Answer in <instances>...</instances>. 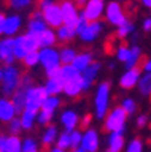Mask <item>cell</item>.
Instances as JSON below:
<instances>
[{"mask_svg": "<svg viewBox=\"0 0 151 152\" xmlns=\"http://www.w3.org/2000/svg\"><path fill=\"white\" fill-rule=\"evenodd\" d=\"M142 68L145 69V72H151V59L147 60V62H144V66Z\"/></svg>", "mask_w": 151, "mask_h": 152, "instance_id": "11a10c76", "label": "cell"}, {"mask_svg": "<svg viewBox=\"0 0 151 152\" xmlns=\"http://www.w3.org/2000/svg\"><path fill=\"white\" fill-rule=\"evenodd\" d=\"M57 146L62 148L63 151H65L67 148L71 146V131H67V133H62L57 139Z\"/></svg>", "mask_w": 151, "mask_h": 152, "instance_id": "74e56055", "label": "cell"}, {"mask_svg": "<svg viewBox=\"0 0 151 152\" xmlns=\"http://www.w3.org/2000/svg\"><path fill=\"white\" fill-rule=\"evenodd\" d=\"M15 105L12 101L6 99V98H2L0 99V121L2 122H9L11 119L15 118Z\"/></svg>", "mask_w": 151, "mask_h": 152, "instance_id": "5bb4252c", "label": "cell"}, {"mask_svg": "<svg viewBox=\"0 0 151 152\" xmlns=\"http://www.w3.org/2000/svg\"><path fill=\"white\" fill-rule=\"evenodd\" d=\"M122 108L127 112V115H132V113H135V110H136V104H135L133 99L127 98V99L122 101Z\"/></svg>", "mask_w": 151, "mask_h": 152, "instance_id": "ee69618b", "label": "cell"}, {"mask_svg": "<svg viewBox=\"0 0 151 152\" xmlns=\"http://www.w3.org/2000/svg\"><path fill=\"white\" fill-rule=\"evenodd\" d=\"M20 24H21V20H20V17H18V15H11V17L5 18L3 33H6V35H14V33L18 30Z\"/></svg>", "mask_w": 151, "mask_h": 152, "instance_id": "ffe728a7", "label": "cell"}, {"mask_svg": "<svg viewBox=\"0 0 151 152\" xmlns=\"http://www.w3.org/2000/svg\"><path fill=\"white\" fill-rule=\"evenodd\" d=\"M32 88V78L29 75H24L20 78V83L17 86V89L12 94V102L15 105V110L18 113H23L26 108V95L27 91Z\"/></svg>", "mask_w": 151, "mask_h": 152, "instance_id": "6da1fadb", "label": "cell"}, {"mask_svg": "<svg viewBox=\"0 0 151 152\" xmlns=\"http://www.w3.org/2000/svg\"><path fill=\"white\" fill-rule=\"evenodd\" d=\"M82 91H83V78L80 74L63 83V92L68 96H77Z\"/></svg>", "mask_w": 151, "mask_h": 152, "instance_id": "4fadbf2b", "label": "cell"}, {"mask_svg": "<svg viewBox=\"0 0 151 152\" xmlns=\"http://www.w3.org/2000/svg\"><path fill=\"white\" fill-rule=\"evenodd\" d=\"M57 105H59V99H57L55 95H49V96L44 99V102H42V107H41V108L49 110V112H53Z\"/></svg>", "mask_w": 151, "mask_h": 152, "instance_id": "d590c367", "label": "cell"}, {"mask_svg": "<svg viewBox=\"0 0 151 152\" xmlns=\"http://www.w3.org/2000/svg\"><path fill=\"white\" fill-rule=\"evenodd\" d=\"M49 96L46 88L42 86H38V88H30L27 91V95H26V108L27 110H33V112H38V108L42 107V102L44 99Z\"/></svg>", "mask_w": 151, "mask_h": 152, "instance_id": "277c9868", "label": "cell"}, {"mask_svg": "<svg viewBox=\"0 0 151 152\" xmlns=\"http://www.w3.org/2000/svg\"><path fill=\"white\" fill-rule=\"evenodd\" d=\"M79 72L80 71L73 63H67V65H63V66H60V78L63 80V83L70 78H73V77H76V75H79Z\"/></svg>", "mask_w": 151, "mask_h": 152, "instance_id": "d4e9b609", "label": "cell"}, {"mask_svg": "<svg viewBox=\"0 0 151 152\" xmlns=\"http://www.w3.org/2000/svg\"><path fill=\"white\" fill-rule=\"evenodd\" d=\"M46 20L44 18H32L29 21V32L32 33H39L46 29Z\"/></svg>", "mask_w": 151, "mask_h": 152, "instance_id": "4dcf8cb0", "label": "cell"}, {"mask_svg": "<svg viewBox=\"0 0 151 152\" xmlns=\"http://www.w3.org/2000/svg\"><path fill=\"white\" fill-rule=\"evenodd\" d=\"M92 63V54L91 53H82V54H77L73 60V65L79 69V71H83L89 66Z\"/></svg>", "mask_w": 151, "mask_h": 152, "instance_id": "44dd1931", "label": "cell"}, {"mask_svg": "<svg viewBox=\"0 0 151 152\" xmlns=\"http://www.w3.org/2000/svg\"><path fill=\"white\" fill-rule=\"evenodd\" d=\"M82 148L88 152H97L98 149V134L94 129H88L82 137Z\"/></svg>", "mask_w": 151, "mask_h": 152, "instance_id": "9a60e30c", "label": "cell"}, {"mask_svg": "<svg viewBox=\"0 0 151 152\" xmlns=\"http://www.w3.org/2000/svg\"><path fill=\"white\" fill-rule=\"evenodd\" d=\"M103 9H104L103 0H88L86 5H85V9H83V15L89 21H95L101 17Z\"/></svg>", "mask_w": 151, "mask_h": 152, "instance_id": "30bf717a", "label": "cell"}, {"mask_svg": "<svg viewBox=\"0 0 151 152\" xmlns=\"http://www.w3.org/2000/svg\"><path fill=\"white\" fill-rule=\"evenodd\" d=\"M101 27H103V24L100 23L98 20L91 21V23L88 24V27H86V29L80 33V38H82L85 42H91V41H94V39L98 36V33H100Z\"/></svg>", "mask_w": 151, "mask_h": 152, "instance_id": "2e32d148", "label": "cell"}, {"mask_svg": "<svg viewBox=\"0 0 151 152\" xmlns=\"http://www.w3.org/2000/svg\"><path fill=\"white\" fill-rule=\"evenodd\" d=\"M142 62V56H141V48L139 47H133L130 50V56L125 60V66L127 68H133L136 65H139Z\"/></svg>", "mask_w": 151, "mask_h": 152, "instance_id": "484cf974", "label": "cell"}, {"mask_svg": "<svg viewBox=\"0 0 151 152\" xmlns=\"http://www.w3.org/2000/svg\"><path fill=\"white\" fill-rule=\"evenodd\" d=\"M23 151V145H21L20 139L17 136H11L8 137V143H6V152H21Z\"/></svg>", "mask_w": 151, "mask_h": 152, "instance_id": "1f68e13d", "label": "cell"}, {"mask_svg": "<svg viewBox=\"0 0 151 152\" xmlns=\"http://www.w3.org/2000/svg\"><path fill=\"white\" fill-rule=\"evenodd\" d=\"M109 91H110V84L104 81L98 86V91L95 95V112L98 118H104L107 112V102H109Z\"/></svg>", "mask_w": 151, "mask_h": 152, "instance_id": "5b68a950", "label": "cell"}, {"mask_svg": "<svg viewBox=\"0 0 151 152\" xmlns=\"http://www.w3.org/2000/svg\"><path fill=\"white\" fill-rule=\"evenodd\" d=\"M20 71L12 66V65H6V68L3 69V77H2V89L5 95H12L14 91L17 89V86L20 83Z\"/></svg>", "mask_w": 151, "mask_h": 152, "instance_id": "3957f363", "label": "cell"}, {"mask_svg": "<svg viewBox=\"0 0 151 152\" xmlns=\"http://www.w3.org/2000/svg\"><path fill=\"white\" fill-rule=\"evenodd\" d=\"M60 11H62L63 24H67L70 27H76L77 20H79V14H77V9H76L74 3H71L70 0H65V2L60 3Z\"/></svg>", "mask_w": 151, "mask_h": 152, "instance_id": "ba28073f", "label": "cell"}, {"mask_svg": "<svg viewBox=\"0 0 151 152\" xmlns=\"http://www.w3.org/2000/svg\"><path fill=\"white\" fill-rule=\"evenodd\" d=\"M21 39H23V44L26 47L27 51H33L39 47V41H38V35L36 33H26V35H21Z\"/></svg>", "mask_w": 151, "mask_h": 152, "instance_id": "cb8c5ba5", "label": "cell"}, {"mask_svg": "<svg viewBox=\"0 0 151 152\" xmlns=\"http://www.w3.org/2000/svg\"><path fill=\"white\" fill-rule=\"evenodd\" d=\"M60 121H62V124H63V125H65L67 131H73L74 126H76V125H77V122H79V118H77V115H76L74 112L67 110V112H63V113H62Z\"/></svg>", "mask_w": 151, "mask_h": 152, "instance_id": "603a6c76", "label": "cell"}, {"mask_svg": "<svg viewBox=\"0 0 151 152\" xmlns=\"http://www.w3.org/2000/svg\"><path fill=\"white\" fill-rule=\"evenodd\" d=\"M139 74H141V65H136V66H133V68H128V71L119 80L121 88H124V89L135 88V84H138V81L141 78Z\"/></svg>", "mask_w": 151, "mask_h": 152, "instance_id": "7c38bea8", "label": "cell"}, {"mask_svg": "<svg viewBox=\"0 0 151 152\" xmlns=\"http://www.w3.org/2000/svg\"><path fill=\"white\" fill-rule=\"evenodd\" d=\"M74 2H76V5H77V6H85L88 0H74Z\"/></svg>", "mask_w": 151, "mask_h": 152, "instance_id": "9f6ffc18", "label": "cell"}, {"mask_svg": "<svg viewBox=\"0 0 151 152\" xmlns=\"http://www.w3.org/2000/svg\"><path fill=\"white\" fill-rule=\"evenodd\" d=\"M5 15L3 14H0V35L3 33V27H5Z\"/></svg>", "mask_w": 151, "mask_h": 152, "instance_id": "816d5d0a", "label": "cell"}, {"mask_svg": "<svg viewBox=\"0 0 151 152\" xmlns=\"http://www.w3.org/2000/svg\"><path fill=\"white\" fill-rule=\"evenodd\" d=\"M116 56H118V59L121 62H125L128 59V56H130V48H128L127 45H121L118 48V51H116Z\"/></svg>", "mask_w": 151, "mask_h": 152, "instance_id": "f6af8a7d", "label": "cell"}, {"mask_svg": "<svg viewBox=\"0 0 151 152\" xmlns=\"http://www.w3.org/2000/svg\"><path fill=\"white\" fill-rule=\"evenodd\" d=\"M119 2H125V0H119Z\"/></svg>", "mask_w": 151, "mask_h": 152, "instance_id": "94428289", "label": "cell"}, {"mask_svg": "<svg viewBox=\"0 0 151 152\" xmlns=\"http://www.w3.org/2000/svg\"><path fill=\"white\" fill-rule=\"evenodd\" d=\"M42 15H44L46 23H47L50 27H59V26H62V23H63L60 5L52 3V5L47 6L46 9H42Z\"/></svg>", "mask_w": 151, "mask_h": 152, "instance_id": "8992f818", "label": "cell"}, {"mask_svg": "<svg viewBox=\"0 0 151 152\" xmlns=\"http://www.w3.org/2000/svg\"><path fill=\"white\" fill-rule=\"evenodd\" d=\"M71 152H88V151H85L83 148H76V149H73Z\"/></svg>", "mask_w": 151, "mask_h": 152, "instance_id": "91938a15", "label": "cell"}, {"mask_svg": "<svg viewBox=\"0 0 151 152\" xmlns=\"http://www.w3.org/2000/svg\"><path fill=\"white\" fill-rule=\"evenodd\" d=\"M142 3H144V6H147V8L151 9V0H142Z\"/></svg>", "mask_w": 151, "mask_h": 152, "instance_id": "6f0895ef", "label": "cell"}, {"mask_svg": "<svg viewBox=\"0 0 151 152\" xmlns=\"http://www.w3.org/2000/svg\"><path fill=\"white\" fill-rule=\"evenodd\" d=\"M82 134L79 131H71V149H76L79 145H82Z\"/></svg>", "mask_w": 151, "mask_h": 152, "instance_id": "bcb514c9", "label": "cell"}, {"mask_svg": "<svg viewBox=\"0 0 151 152\" xmlns=\"http://www.w3.org/2000/svg\"><path fill=\"white\" fill-rule=\"evenodd\" d=\"M52 3H55V0H38V6H39L41 11L46 9L47 6H50Z\"/></svg>", "mask_w": 151, "mask_h": 152, "instance_id": "c3c4849f", "label": "cell"}, {"mask_svg": "<svg viewBox=\"0 0 151 152\" xmlns=\"http://www.w3.org/2000/svg\"><path fill=\"white\" fill-rule=\"evenodd\" d=\"M56 136H57V129H56V126L50 125V126L47 128V131L44 133V136H42V145H44L46 151H49V146L55 142Z\"/></svg>", "mask_w": 151, "mask_h": 152, "instance_id": "f1b7e54d", "label": "cell"}, {"mask_svg": "<svg viewBox=\"0 0 151 152\" xmlns=\"http://www.w3.org/2000/svg\"><path fill=\"white\" fill-rule=\"evenodd\" d=\"M144 29H145L147 32L151 30V18H147V20L144 21Z\"/></svg>", "mask_w": 151, "mask_h": 152, "instance_id": "db71d44e", "label": "cell"}, {"mask_svg": "<svg viewBox=\"0 0 151 152\" xmlns=\"http://www.w3.org/2000/svg\"><path fill=\"white\" fill-rule=\"evenodd\" d=\"M21 152H39V151H38V146L33 139H26L23 143V151Z\"/></svg>", "mask_w": 151, "mask_h": 152, "instance_id": "b9f144b4", "label": "cell"}, {"mask_svg": "<svg viewBox=\"0 0 151 152\" xmlns=\"http://www.w3.org/2000/svg\"><path fill=\"white\" fill-rule=\"evenodd\" d=\"M89 122H91V115H86V116L82 119V122H80V126H82V128H86V126L89 125Z\"/></svg>", "mask_w": 151, "mask_h": 152, "instance_id": "f907efd6", "label": "cell"}, {"mask_svg": "<svg viewBox=\"0 0 151 152\" xmlns=\"http://www.w3.org/2000/svg\"><path fill=\"white\" fill-rule=\"evenodd\" d=\"M136 122H138V126H144L147 124V116H139Z\"/></svg>", "mask_w": 151, "mask_h": 152, "instance_id": "f5cc1de1", "label": "cell"}, {"mask_svg": "<svg viewBox=\"0 0 151 152\" xmlns=\"http://www.w3.org/2000/svg\"><path fill=\"white\" fill-rule=\"evenodd\" d=\"M76 33H77L76 29H74V27H70V26H67V24L57 27V36H59L62 41H70V39H73Z\"/></svg>", "mask_w": 151, "mask_h": 152, "instance_id": "f546056e", "label": "cell"}, {"mask_svg": "<svg viewBox=\"0 0 151 152\" xmlns=\"http://www.w3.org/2000/svg\"><path fill=\"white\" fill-rule=\"evenodd\" d=\"M119 29H118V32H116V36L118 38H125L128 33H132L133 30H135V24L133 23H130V21H125V23H122L121 26H118Z\"/></svg>", "mask_w": 151, "mask_h": 152, "instance_id": "836d02e7", "label": "cell"}, {"mask_svg": "<svg viewBox=\"0 0 151 152\" xmlns=\"http://www.w3.org/2000/svg\"><path fill=\"white\" fill-rule=\"evenodd\" d=\"M127 152H142V142H141L139 139L132 140V143L128 145Z\"/></svg>", "mask_w": 151, "mask_h": 152, "instance_id": "7dc6e473", "label": "cell"}, {"mask_svg": "<svg viewBox=\"0 0 151 152\" xmlns=\"http://www.w3.org/2000/svg\"><path fill=\"white\" fill-rule=\"evenodd\" d=\"M44 88H46L49 95H56V94L63 91V80L59 78V77H52V78L47 80Z\"/></svg>", "mask_w": 151, "mask_h": 152, "instance_id": "ac0fdd59", "label": "cell"}, {"mask_svg": "<svg viewBox=\"0 0 151 152\" xmlns=\"http://www.w3.org/2000/svg\"><path fill=\"white\" fill-rule=\"evenodd\" d=\"M124 145L122 139V131H112L109 136V151L112 152H119Z\"/></svg>", "mask_w": 151, "mask_h": 152, "instance_id": "7402d4cb", "label": "cell"}, {"mask_svg": "<svg viewBox=\"0 0 151 152\" xmlns=\"http://www.w3.org/2000/svg\"><path fill=\"white\" fill-rule=\"evenodd\" d=\"M106 18L110 24H115V26H121L122 23H125L127 18H125V14L124 11L121 9V6L116 3V2H110L106 8Z\"/></svg>", "mask_w": 151, "mask_h": 152, "instance_id": "9c48e42d", "label": "cell"}, {"mask_svg": "<svg viewBox=\"0 0 151 152\" xmlns=\"http://www.w3.org/2000/svg\"><path fill=\"white\" fill-rule=\"evenodd\" d=\"M27 53H29V51L26 50L21 36L15 38V44H14V54H15V57H17V59H24V56H26Z\"/></svg>", "mask_w": 151, "mask_h": 152, "instance_id": "d6a6232c", "label": "cell"}, {"mask_svg": "<svg viewBox=\"0 0 151 152\" xmlns=\"http://www.w3.org/2000/svg\"><path fill=\"white\" fill-rule=\"evenodd\" d=\"M98 69H100V63H91L86 69H83V74H82V78H83V91L91 88V83L95 78Z\"/></svg>", "mask_w": 151, "mask_h": 152, "instance_id": "e0dca14e", "label": "cell"}, {"mask_svg": "<svg viewBox=\"0 0 151 152\" xmlns=\"http://www.w3.org/2000/svg\"><path fill=\"white\" fill-rule=\"evenodd\" d=\"M35 115H36V112L24 108V112L21 113V125H23V129H30V128L33 126Z\"/></svg>", "mask_w": 151, "mask_h": 152, "instance_id": "83f0119b", "label": "cell"}, {"mask_svg": "<svg viewBox=\"0 0 151 152\" xmlns=\"http://www.w3.org/2000/svg\"><path fill=\"white\" fill-rule=\"evenodd\" d=\"M59 60H60L59 53L56 50L50 48V47H44V48L39 51V62L44 65L46 71L59 66Z\"/></svg>", "mask_w": 151, "mask_h": 152, "instance_id": "52a82bcc", "label": "cell"}, {"mask_svg": "<svg viewBox=\"0 0 151 152\" xmlns=\"http://www.w3.org/2000/svg\"><path fill=\"white\" fill-rule=\"evenodd\" d=\"M23 62H24V65H26V66H35V65L39 62V53H38L36 50H33V51H29V53L24 56Z\"/></svg>", "mask_w": 151, "mask_h": 152, "instance_id": "8d00e7d4", "label": "cell"}, {"mask_svg": "<svg viewBox=\"0 0 151 152\" xmlns=\"http://www.w3.org/2000/svg\"><path fill=\"white\" fill-rule=\"evenodd\" d=\"M59 56H60V62H62L63 65H67V63H73V60H74V57H76L77 54H76V51H74L73 48H63V50L59 53Z\"/></svg>", "mask_w": 151, "mask_h": 152, "instance_id": "e575fe53", "label": "cell"}, {"mask_svg": "<svg viewBox=\"0 0 151 152\" xmlns=\"http://www.w3.org/2000/svg\"><path fill=\"white\" fill-rule=\"evenodd\" d=\"M21 129H23V125H21V119H11L9 121V131H11V134H14V136H17Z\"/></svg>", "mask_w": 151, "mask_h": 152, "instance_id": "60d3db41", "label": "cell"}, {"mask_svg": "<svg viewBox=\"0 0 151 152\" xmlns=\"http://www.w3.org/2000/svg\"><path fill=\"white\" fill-rule=\"evenodd\" d=\"M36 35H38V41H39V47H42V48L44 47H52L56 42L55 33L52 30H49V29H44L42 32H39Z\"/></svg>", "mask_w": 151, "mask_h": 152, "instance_id": "d6986e66", "label": "cell"}, {"mask_svg": "<svg viewBox=\"0 0 151 152\" xmlns=\"http://www.w3.org/2000/svg\"><path fill=\"white\" fill-rule=\"evenodd\" d=\"M107 152H112V151H107Z\"/></svg>", "mask_w": 151, "mask_h": 152, "instance_id": "6125c7cd", "label": "cell"}, {"mask_svg": "<svg viewBox=\"0 0 151 152\" xmlns=\"http://www.w3.org/2000/svg\"><path fill=\"white\" fill-rule=\"evenodd\" d=\"M52 118H53V112H49V110H44V108H41V112H39V115H38V121H39L41 125H47V124H50Z\"/></svg>", "mask_w": 151, "mask_h": 152, "instance_id": "ab89813d", "label": "cell"}, {"mask_svg": "<svg viewBox=\"0 0 151 152\" xmlns=\"http://www.w3.org/2000/svg\"><path fill=\"white\" fill-rule=\"evenodd\" d=\"M6 5L14 9H24L30 5V0H6Z\"/></svg>", "mask_w": 151, "mask_h": 152, "instance_id": "f35d334b", "label": "cell"}, {"mask_svg": "<svg viewBox=\"0 0 151 152\" xmlns=\"http://www.w3.org/2000/svg\"><path fill=\"white\" fill-rule=\"evenodd\" d=\"M127 112L121 107H115L113 110L107 115L104 121V131H124V124H125Z\"/></svg>", "mask_w": 151, "mask_h": 152, "instance_id": "7a4b0ae2", "label": "cell"}, {"mask_svg": "<svg viewBox=\"0 0 151 152\" xmlns=\"http://www.w3.org/2000/svg\"><path fill=\"white\" fill-rule=\"evenodd\" d=\"M14 44H15V39L12 38H6L0 41V60H3L6 65H12L15 54H14Z\"/></svg>", "mask_w": 151, "mask_h": 152, "instance_id": "8fae6325", "label": "cell"}, {"mask_svg": "<svg viewBox=\"0 0 151 152\" xmlns=\"http://www.w3.org/2000/svg\"><path fill=\"white\" fill-rule=\"evenodd\" d=\"M49 152H63V149H62V148H59V146H56V148H53V149H50Z\"/></svg>", "mask_w": 151, "mask_h": 152, "instance_id": "680465c9", "label": "cell"}, {"mask_svg": "<svg viewBox=\"0 0 151 152\" xmlns=\"http://www.w3.org/2000/svg\"><path fill=\"white\" fill-rule=\"evenodd\" d=\"M88 24H89V20L86 18L85 15H82V17H79V20H77V24H76V27H74V29H76V32L80 35V33H82L86 27H88Z\"/></svg>", "mask_w": 151, "mask_h": 152, "instance_id": "7bdbcfd3", "label": "cell"}, {"mask_svg": "<svg viewBox=\"0 0 151 152\" xmlns=\"http://www.w3.org/2000/svg\"><path fill=\"white\" fill-rule=\"evenodd\" d=\"M6 143H8V137L6 136H0V152H6Z\"/></svg>", "mask_w": 151, "mask_h": 152, "instance_id": "681fc988", "label": "cell"}, {"mask_svg": "<svg viewBox=\"0 0 151 152\" xmlns=\"http://www.w3.org/2000/svg\"><path fill=\"white\" fill-rule=\"evenodd\" d=\"M138 86L142 95H151V72H145V75L139 78Z\"/></svg>", "mask_w": 151, "mask_h": 152, "instance_id": "4316f807", "label": "cell"}]
</instances>
